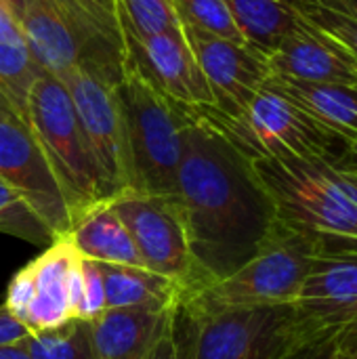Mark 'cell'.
Instances as JSON below:
<instances>
[{
  "label": "cell",
  "instance_id": "277c9868",
  "mask_svg": "<svg viewBox=\"0 0 357 359\" xmlns=\"http://www.w3.org/2000/svg\"><path fill=\"white\" fill-rule=\"evenodd\" d=\"M114 93L124 128L130 191L170 196L185 145V105L158 93L128 65H122Z\"/></svg>",
  "mask_w": 357,
  "mask_h": 359
},
{
  "label": "cell",
  "instance_id": "6da1fadb",
  "mask_svg": "<svg viewBox=\"0 0 357 359\" xmlns=\"http://www.w3.org/2000/svg\"><path fill=\"white\" fill-rule=\"evenodd\" d=\"M185 145L170 194L181 212L198 292L240 269L278 221L252 160L185 105ZM187 292V294H191Z\"/></svg>",
  "mask_w": 357,
  "mask_h": 359
},
{
  "label": "cell",
  "instance_id": "74e56055",
  "mask_svg": "<svg viewBox=\"0 0 357 359\" xmlns=\"http://www.w3.org/2000/svg\"><path fill=\"white\" fill-rule=\"evenodd\" d=\"M0 114H4V116H17L15 109L11 107V103L6 101V97L2 93H0Z\"/></svg>",
  "mask_w": 357,
  "mask_h": 359
},
{
  "label": "cell",
  "instance_id": "f1b7e54d",
  "mask_svg": "<svg viewBox=\"0 0 357 359\" xmlns=\"http://www.w3.org/2000/svg\"><path fill=\"white\" fill-rule=\"evenodd\" d=\"M105 311H107V307H105V284H103L101 267L97 261L82 257L74 320L93 322L95 318H99Z\"/></svg>",
  "mask_w": 357,
  "mask_h": 359
},
{
  "label": "cell",
  "instance_id": "83f0119b",
  "mask_svg": "<svg viewBox=\"0 0 357 359\" xmlns=\"http://www.w3.org/2000/svg\"><path fill=\"white\" fill-rule=\"evenodd\" d=\"M118 15L135 34L149 36L170 27H181L168 0H118Z\"/></svg>",
  "mask_w": 357,
  "mask_h": 359
},
{
  "label": "cell",
  "instance_id": "44dd1931",
  "mask_svg": "<svg viewBox=\"0 0 357 359\" xmlns=\"http://www.w3.org/2000/svg\"><path fill=\"white\" fill-rule=\"evenodd\" d=\"M105 284L107 311L120 309H145V311H170L179 305L185 290L170 278L160 276L145 267L105 265L99 263Z\"/></svg>",
  "mask_w": 357,
  "mask_h": 359
},
{
  "label": "cell",
  "instance_id": "9c48e42d",
  "mask_svg": "<svg viewBox=\"0 0 357 359\" xmlns=\"http://www.w3.org/2000/svg\"><path fill=\"white\" fill-rule=\"evenodd\" d=\"M88 149L112 198L130 191V170L120 107L112 80L82 65L61 78Z\"/></svg>",
  "mask_w": 357,
  "mask_h": 359
},
{
  "label": "cell",
  "instance_id": "e575fe53",
  "mask_svg": "<svg viewBox=\"0 0 357 359\" xmlns=\"http://www.w3.org/2000/svg\"><path fill=\"white\" fill-rule=\"evenodd\" d=\"M0 8L19 25V19L23 15V0H0Z\"/></svg>",
  "mask_w": 357,
  "mask_h": 359
},
{
  "label": "cell",
  "instance_id": "d6a6232c",
  "mask_svg": "<svg viewBox=\"0 0 357 359\" xmlns=\"http://www.w3.org/2000/svg\"><path fill=\"white\" fill-rule=\"evenodd\" d=\"M337 353L345 359H357V330L337 339Z\"/></svg>",
  "mask_w": 357,
  "mask_h": 359
},
{
  "label": "cell",
  "instance_id": "8992f818",
  "mask_svg": "<svg viewBox=\"0 0 357 359\" xmlns=\"http://www.w3.org/2000/svg\"><path fill=\"white\" fill-rule=\"evenodd\" d=\"M322 242L284 221H276L259 250L231 276L185 294L202 309H255L292 305L311 271Z\"/></svg>",
  "mask_w": 357,
  "mask_h": 359
},
{
  "label": "cell",
  "instance_id": "52a82bcc",
  "mask_svg": "<svg viewBox=\"0 0 357 359\" xmlns=\"http://www.w3.org/2000/svg\"><path fill=\"white\" fill-rule=\"evenodd\" d=\"M198 109L252 162L282 158H328L339 162L345 151V141L297 107L269 78L252 99L231 116L210 105Z\"/></svg>",
  "mask_w": 357,
  "mask_h": 359
},
{
  "label": "cell",
  "instance_id": "ba28073f",
  "mask_svg": "<svg viewBox=\"0 0 357 359\" xmlns=\"http://www.w3.org/2000/svg\"><path fill=\"white\" fill-rule=\"evenodd\" d=\"M109 202L126 225L143 265L175 280L185 294L191 292L194 263L175 198L124 191Z\"/></svg>",
  "mask_w": 357,
  "mask_h": 359
},
{
  "label": "cell",
  "instance_id": "7c38bea8",
  "mask_svg": "<svg viewBox=\"0 0 357 359\" xmlns=\"http://www.w3.org/2000/svg\"><path fill=\"white\" fill-rule=\"evenodd\" d=\"M0 179L29 202L55 238L67 236L72 217L63 194L29 126L19 116L0 114Z\"/></svg>",
  "mask_w": 357,
  "mask_h": 359
},
{
  "label": "cell",
  "instance_id": "d4e9b609",
  "mask_svg": "<svg viewBox=\"0 0 357 359\" xmlns=\"http://www.w3.org/2000/svg\"><path fill=\"white\" fill-rule=\"evenodd\" d=\"M0 233L21 238L29 244H53L55 233L29 206V202L0 179Z\"/></svg>",
  "mask_w": 357,
  "mask_h": 359
},
{
  "label": "cell",
  "instance_id": "e0dca14e",
  "mask_svg": "<svg viewBox=\"0 0 357 359\" xmlns=\"http://www.w3.org/2000/svg\"><path fill=\"white\" fill-rule=\"evenodd\" d=\"M19 27L34 61L57 80L82 65L78 38L57 0H23Z\"/></svg>",
  "mask_w": 357,
  "mask_h": 359
},
{
  "label": "cell",
  "instance_id": "1f68e13d",
  "mask_svg": "<svg viewBox=\"0 0 357 359\" xmlns=\"http://www.w3.org/2000/svg\"><path fill=\"white\" fill-rule=\"evenodd\" d=\"M173 326V322H170ZM149 359H179V353H177V345H175V339H173V330L168 328L166 334L160 339V343L156 345L154 353Z\"/></svg>",
  "mask_w": 357,
  "mask_h": 359
},
{
  "label": "cell",
  "instance_id": "3957f363",
  "mask_svg": "<svg viewBox=\"0 0 357 359\" xmlns=\"http://www.w3.org/2000/svg\"><path fill=\"white\" fill-rule=\"evenodd\" d=\"M278 219L324 244L357 246V175L328 158L252 162Z\"/></svg>",
  "mask_w": 357,
  "mask_h": 359
},
{
  "label": "cell",
  "instance_id": "4316f807",
  "mask_svg": "<svg viewBox=\"0 0 357 359\" xmlns=\"http://www.w3.org/2000/svg\"><path fill=\"white\" fill-rule=\"evenodd\" d=\"M299 15L320 32L335 38L357 61V19L318 0H290Z\"/></svg>",
  "mask_w": 357,
  "mask_h": 359
},
{
  "label": "cell",
  "instance_id": "2e32d148",
  "mask_svg": "<svg viewBox=\"0 0 357 359\" xmlns=\"http://www.w3.org/2000/svg\"><path fill=\"white\" fill-rule=\"evenodd\" d=\"M170 322L173 309L105 311L88 322L93 359H149Z\"/></svg>",
  "mask_w": 357,
  "mask_h": 359
},
{
  "label": "cell",
  "instance_id": "8d00e7d4",
  "mask_svg": "<svg viewBox=\"0 0 357 359\" xmlns=\"http://www.w3.org/2000/svg\"><path fill=\"white\" fill-rule=\"evenodd\" d=\"M322 4H328V6H335L343 13H349L351 17L357 19V0H318Z\"/></svg>",
  "mask_w": 357,
  "mask_h": 359
},
{
  "label": "cell",
  "instance_id": "ac0fdd59",
  "mask_svg": "<svg viewBox=\"0 0 357 359\" xmlns=\"http://www.w3.org/2000/svg\"><path fill=\"white\" fill-rule=\"evenodd\" d=\"M67 17L80 50L90 46V65L86 69L118 82L122 72V29L118 0H57Z\"/></svg>",
  "mask_w": 357,
  "mask_h": 359
},
{
  "label": "cell",
  "instance_id": "d6986e66",
  "mask_svg": "<svg viewBox=\"0 0 357 359\" xmlns=\"http://www.w3.org/2000/svg\"><path fill=\"white\" fill-rule=\"evenodd\" d=\"M67 240L84 259L105 265L145 267L126 225L116 215L109 200L80 215L72 223Z\"/></svg>",
  "mask_w": 357,
  "mask_h": 359
},
{
  "label": "cell",
  "instance_id": "603a6c76",
  "mask_svg": "<svg viewBox=\"0 0 357 359\" xmlns=\"http://www.w3.org/2000/svg\"><path fill=\"white\" fill-rule=\"evenodd\" d=\"M38 72L40 65L34 61L21 27L6 13H0V93L25 124L27 99Z\"/></svg>",
  "mask_w": 357,
  "mask_h": 359
},
{
  "label": "cell",
  "instance_id": "f546056e",
  "mask_svg": "<svg viewBox=\"0 0 357 359\" xmlns=\"http://www.w3.org/2000/svg\"><path fill=\"white\" fill-rule=\"evenodd\" d=\"M32 299H34V271H32V265L27 263L23 269H19L13 276V280L6 288L4 309L25 326V318H27Z\"/></svg>",
  "mask_w": 357,
  "mask_h": 359
},
{
  "label": "cell",
  "instance_id": "d590c367",
  "mask_svg": "<svg viewBox=\"0 0 357 359\" xmlns=\"http://www.w3.org/2000/svg\"><path fill=\"white\" fill-rule=\"evenodd\" d=\"M0 359H32L27 355L25 347L21 343H15V345H6V347H0Z\"/></svg>",
  "mask_w": 357,
  "mask_h": 359
},
{
  "label": "cell",
  "instance_id": "4dcf8cb0",
  "mask_svg": "<svg viewBox=\"0 0 357 359\" xmlns=\"http://www.w3.org/2000/svg\"><path fill=\"white\" fill-rule=\"evenodd\" d=\"M27 334H29V330L19 320H15L4 309V305H0V347L21 343Z\"/></svg>",
  "mask_w": 357,
  "mask_h": 359
},
{
  "label": "cell",
  "instance_id": "836d02e7",
  "mask_svg": "<svg viewBox=\"0 0 357 359\" xmlns=\"http://www.w3.org/2000/svg\"><path fill=\"white\" fill-rule=\"evenodd\" d=\"M339 164H341L343 168H347V170H351V172H356L357 175V137L353 141H349V143L345 145V151H343Z\"/></svg>",
  "mask_w": 357,
  "mask_h": 359
},
{
  "label": "cell",
  "instance_id": "5b68a950",
  "mask_svg": "<svg viewBox=\"0 0 357 359\" xmlns=\"http://www.w3.org/2000/svg\"><path fill=\"white\" fill-rule=\"evenodd\" d=\"M27 126L63 194L72 223L112 200L63 82L42 67L27 99Z\"/></svg>",
  "mask_w": 357,
  "mask_h": 359
},
{
  "label": "cell",
  "instance_id": "30bf717a",
  "mask_svg": "<svg viewBox=\"0 0 357 359\" xmlns=\"http://www.w3.org/2000/svg\"><path fill=\"white\" fill-rule=\"evenodd\" d=\"M292 307L318 341H337L357 330V246L322 242Z\"/></svg>",
  "mask_w": 357,
  "mask_h": 359
},
{
  "label": "cell",
  "instance_id": "9a60e30c",
  "mask_svg": "<svg viewBox=\"0 0 357 359\" xmlns=\"http://www.w3.org/2000/svg\"><path fill=\"white\" fill-rule=\"evenodd\" d=\"M82 257L67 236L55 238L53 244L34 259V299L25 318L29 332L50 330L74 320Z\"/></svg>",
  "mask_w": 357,
  "mask_h": 359
},
{
  "label": "cell",
  "instance_id": "7a4b0ae2",
  "mask_svg": "<svg viewBox=\"0 0 357 359\" xmlns=\"http://www.w3.org/2000/svg\"><path fill=\"white\" fill-rule=\"evenodd\" d=\"M170 330L179 359H288L301 347L320 343L292 305L202 309L179 301Z\"/></svg>",
  "mask_w": 357,
  "mask_h": 359
},
{
  "label": "cell",
  "instance_id": "ab89813d",
  "mask_svg": "<svg viewBox=\"0 0 357 359\" xmlns=\"http://www.w3.org/2000/svg\"><path fill=\"white\" fill-rule=\"evenodd\" d=\"M0 13H4V11H2V8H0Z\"/></svg>",
  "mask_w": 357,
  "mask_h": 359
},
{
  "label": "cell",
  "instance_id": "f35d334b",
  "mask_svg": "<svg viewBox=\"0 0 357 359\" xmlns=\"http://www.w3.org/2000/svg\"><path fill=\"white\" fill-rule=\"evenodd\" d=\"M337 359H345V358H341V355H339V353H337Z\"/></svg>",
  "mask_w": 357,
  "mask_h": 359
},
{
  "label": "cell",
  "instance_id": "7402d4cb",
  "mask_svg": "<svg viewBox=\"0 0 357 359\" xmlns=\"http://www.w3.org/2000/svg\"><path fill=\"white\" fill-rule=\"evenodd\" d=\"M225 4L246 44L265 57L301 23L290 0H225Z\"/></svg>",
  "mask_w": 357,
  "mask_h": 359
},
{
  "label": "cell",
  "instance_id": "ffe728a7",
  "mask_svg": "<svg viewBox=\"0 0 357 359\" xmlns=\"http://www.w3.org/2000/svg\"><path fill=\"white\" fill-rule=\"evenodd\" d=\"M269 82L345 145L357 137V84H311L276 76Z\"/></svg>",
  "mask_w": 357,
  "mask_h": 359
},
{
  "label": "cell",
  "instance_id": "cb8c5ba5",
  "mask_svg": "<svg viewBox=\"0 0 357 359\" xmlns=\"http://www.w3.org/2000/svg\"><path fill=\"white\" fill-rule=\"evenodd\" d=\"M21 345L32 359H93L88 322L69 320L57 328L29 332Z\"/></svg>",
  "mask_w": 357,
  "mask_h": 359
},
{
  "label": "cell",
  "instance_id": "4fadbf2b",
  "mask_svg": "<svg viewBox=\"0 0 357 359\" xmlns=\"http://www.w3.org/2000/svg\"><path fill=\"white\" fill-rule=\"evenodd\" d=\"M183 34L213 90V107L225 116L240 111L271 76L267 57L248 44H238L185 27Z\"/></svg>",
  "mask_w": 357,
  "mask_h": 359
},
{
  "label": "cell",
  "instance_id": "5bb4252c",
  "mask_svg": "<svg viewBox=\"0 0 357 359\" xmlns=\"http://www.w3.org/2000/svg\"><path fill=\"white\" fill-rule=\"evenodd\" d=\"M276 78L311 84H357V61L328 34L301 17V23L267 55Z\"/></svg>",
  "mask_w": 357,
  "mask_h": 359
},
{
  "label": "cell",
  "instance_id": "8fae6325",
  "mask_svg": "<svg viewBox=\"0 0 357 359\" xmlns=\"http://www.w3.org/2000/svg\"><path fill=\"white\" fill-rule=\"evenodd\" d=\"M120 29L124 44L122 65L133 67L158 93L175 103L189 107L215 105L213 90L196 63L183 27L139 36L124 21H120Z\"/></svg>",
  "mask_w": 357,
  "mask_h": 359
},
{
  "label": "cell",
  "instance_id": "484cf974",
  "mask_svg": "<svg viewBox=\"0 0 357 359\" xmlns=\"http://www.w3.org/2000/svg\"><path fill=\"white\" fill-rule=\"evenodd\" d=\"M179 17L181 27L208 34L215 38L246 44L236 27L225 0H168Z\"/></svg>",
  "mask_w": 357,
  "mask_h": 359
}]
</instances>
